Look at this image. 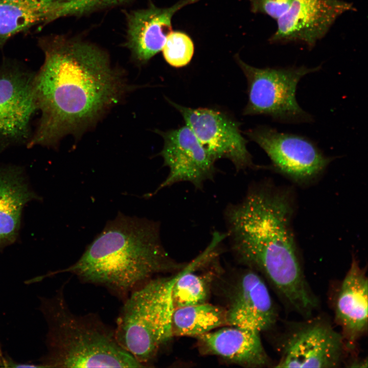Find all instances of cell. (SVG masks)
Masks as SVG:
<instances>
[{"instance_id":"8","label":"cell","mask_w":368,"mask_h":368,"mask_svg":"<svg viewBox=\"0 0 368 368\" xmlns=\"http://www.w3.org/2000/svg\"><path fill=\"white\" fill-rule=\"evenodd\" d=\"M35 74L16 62L0 66V147L30 139L29 124L37 110Z\"/></svg>"},{"instance_id":"6","label":"cell","mask_w":368,"mask_h":368,"mask_svg":"<svg viewBox=\"0 0 368 368\" xmlns=\"http://www.w3.org/2000/svg\"><path fill=\"white\" fill-rule=\"evenodd\" d=\"M236 60L244 74L248 84V100L244 115H265L285 123H310L311 114L298 105L296 87L305 75L318 72L314 67L292 66L286 67L257 68L243 62L237 55Z\"/></svg>"},{"instance_id":"7","label":"cell","mask_w":368,"mask_h":368,"mask_svg":"<svg viewBox=\"0 0 368 368\" xmlns=\"http://www.w3.org/2000/svg\"><path fill=\"white\" fill-rule=\"evenodd\" d=\"M245 133L265 152L274 169L298 184L316 180L332 160L312 140L302 135L280 132L267 126Z\"/></svg>"},{"instance_id":"2","label":"cell","mask_w":368,"mask_h":368,"mask_svg":"<svg viewBox=\"0 0 368 368\" xmlns=\"http://www.w3.org/2000/svg\"><path fill=\"white\" fill-rule=\"evenodd\" d=\"M294 209L286 190L266 182L252 184L241 200L225 208V234L238 261L262 273L288 306L306 315L318 303L302 267Z\"/></svg>"},{"instance_id":"11","label":"cell","mask_w":368,"mask_h":368,"mask_svg":"<svg viewBox=\"0 0 368 368\" xmlns=\"http://www.w3.org/2000/svg\"><path fill=\"white\" fill-rule=\"evenodd\" d=\"M354 5L344 0H293L277 21L271 43H300L315 46L343 14L355 11Z\"/></svg>"},{"instance_id":"23","label":"cell","mask_w":368,"mask_h":368,"mask_svg":"<svg viewBox=\"0 0 368 368\" xmlns=\"http://www.w3.org/2000/svg\"><path fill=\"white\" fill-rule=\"evenodd\" d=\"M293 0H250L254 13H262L278 19L288 9Z\"/></svg>"},{"instance_id":"1","label":"cell","mask_w":368,"mask_h":368,"mask_svg":"<svg viewBox=\"0 0 368 368\" xmlns=\"http://www.w3.org/2000/svg\"><path fill=\"white\" fill-rule=\"evenodd\" d=\"M44 60L35 75L37 129L28 143L54 146L64 136L95 123L127 89L106 52L89 41L53 35L41 37Z\"/></svg>"},{"instance_id":"24","label":"cell","mask_w":368,"mask_h":368,"mask_svg":"<svg viewBox=\"0 0 368 368\" xmlns=\"http://www.w3.org/2000/svg\"><path fill=\"white\" fill-rule=\"evenodd\" d=\"M0 1H6V0H0Z\"/></svg>"},{"instance_id":"22","label":"cell","mask_w":368,"mask_h":368,"mask_svg":"<svg viewBox=\"0 0 368 368\" xmlns=\"http://www.w3.org/2000/svg\"><path fill=\"white\" fill-rule=\"evenodd\" d=\"M134 0H62L63 17L81 16L127 4Z\"/></svg>"},{"instance_id":"12","label":"cell","mask_w":368,"mask_h":368,"mask_svg":"<svg viewBox=\"0 0 368 368\" xmlns=\"http://www.w3.org/2000/svg\"><path fill=\"white\" fill-rule=\"evenodd\" d=\"M159 134L164 141L160 155L169 172L149 196L181 182H189L200 190L206 182L214 180L216 173L215 161L187 125L166 132L159 131Z\"/></svg>"},{"instance_id":"14","label":"cell","mask_w":368,"mask_h":368,"mask_svg":"<svg viewBox=\"0 0 368 368\" xmlns=\"http://www.w3.org/2000/svg\"><path fill=\"white\" fill-rule=\"evenodd\" d=\"M197 0H180L173 6L160 8L151 3L147 8L126 15L125 46L136 61L144 63L162 51L172 31V18L182 8Z\"/></svg>"},{"instance_id":"15","label":"cell","mask_w":368,"mask_h":368,"mask_svg":"<svg viewBox=\"0 0 368 368\" xmlns=\"http://www.w3.org/2000/svg\"><path fill=\"white\" fill-rule=\"evenodd\" d=\"M223 327L196 337L204 354L216 355L247 367L269 364L260 332L236 326Z\"/></svg>"},{"instance_id":"18","label":"cell","mask_w":368,"mask_h":368,"mask_svg":"<svg viewBox=\"0 0 368 368\" xmlns=\"http://www.w3.org/2000/svg\"><path fill=\"white\" fill-rule=\"evenodd\" d=\"M61 0L0 1V47L10 37L60 18Z\"/></svg>"},{"instance_id":"16","label":"cell","mask_w":368,"mask_h":368,"mask_svg":"<svg viewBox=\"0 0 368 368\" xmlns=\"http://www.w3.org/2000/svg\"><path fill=\"white\" fill-rule=\"evenodd\" d=\"M367 278L353 258L340 285L335 305V318L344 336L355 341L367 329Z\"/></svg>"},{"instance_id":"19","label":"cell","mask_w":368,"mask_h":368,"mask_svg":"<svg viewBox=\"0 0 368 368\" xmlns=\"http://www.w3.org/2000/svg\"><path fill=\"white\" fill-rule=\"evenodd\" d=\"M227 326L226 310L206 302L175 309L173 336L197 337Z\"/></svg>"},{"instance_id":"21","label":"cell","mask_w":368,"mask_h":368,"mask_svg":"<svg viewBox=\"0 0 368 368\" xmlns=\"http://www.w3.org/2000/svg\"><path fill=\"white\" fill-rule=\"evenodd\" d=\"M162 51L167 62L175 67L187 65L191 60L194 47L186 34L171 31L168 35Z\"/></svg>"},{"instance_id":"13","label":"cell","mask_w":368,"mask_h":368,"mask_svg":"<svg viewBox=\"0 0 368 368\" xmlns=\"http://www.w3.org/2000/svg\"><path fill=\"white\" fill-rule=\"evenodd\" d=\"M227 326L261 332L275 324L277 314L267 287L254 270L244 272L230 293Z\"/></svg>"},{"instance_id":"17","label":"cell","mask_w":368,"mask_h":368,"mask_svg":"<svg viewBox=\"0 0 368 368\" xmlns=\"http://www.w3.org/2000/svg\"><path fill=\"white\" fill-rule=\"evenodd\" d=\"M36 198L20 167L0 168V249L15 241L22 209Z\"/></svg>"},{"instance_id":"3","label":"cell","mask_w":368,"mask_h":368,"mask_svg":"<svg viewBox=\"0 0 368 368\" xmlns=\"http://www.w3.org/2000/svg\"><path fill=\"white\" fill-rule=\"evenodd\" d=\"M185 266L164 247L158 222L119 213L75 263L39 278L70 273L83 283L105 288L124 301L155 275Z\"/></svg>"},{"instance_id":"9","label":"cell","mask_w":368,"mask_h":368,"mask_svg":"<svg viewBox=\"0 0 368 368\" xmlns=\"http://www.w3.org/2000/svg\"><path fill=\"white\" fill-rule=\"evenodd\" d=\"M170 102L215 161L229 159L237 171L258 168L252 162L238 122L214 109L192 108Z\"/></svg>"},{"instance_id":"20","label":"cell","mask_w":368,"mask_h":368,"mask_svg":"<svg viewBox=\"0 0 368 368\" xmlns=\"http://www.w3.org/2000/svg\"><path fill=\"white\" fill-rule=\"evenodd\" d=\"M210 255L205 250L184 269L175 282L172 291L175 309L206 302L210 282L209 278L192 272V270Z\"/></svg>"},{"instance_id":"5","label":"cell","mask_w":368,"mask_h":368,"mask_svg":"<svg viewBox=\"0 0 368 368\" xmlns=\"http://www.w3.org/2000/svg\"><path fill=\"white\" fill-rule=\"evenodd\" d=\"M154 278L124 301L114 333L120 345L144 367L173 336L172 291L181 274Z\"/></svg>"},{"instance_id":"4","label":"cell","mask_w":368,"mask_h":368,"mask_svg":"<svg viewBox=\"0 0 368 368\" xmlns=\"http://www.w3.org/2000/svg\"><path fill=\"white\" fill-rule=\"evenodd\" d=\"M64 285L50 297L40 298L46 321L47 352L40 367H143L118 342L114 329L94 313H74L64 294Z\"/></svg>"},{"instance_id":"10","label":"cell","mask_w":368,"mask_h":368,"mask_svg":"<svg viewBox=\"0 0 368 368\" xmlns=\"http://www.w3.org/2000/svg\"><path fill=\"white\" fill-rule=\"evenodd\" d=\"M343 336L321 320L304 323L282 342L277 367H338L346 350Z\"/></svg>"}]
</instances>
